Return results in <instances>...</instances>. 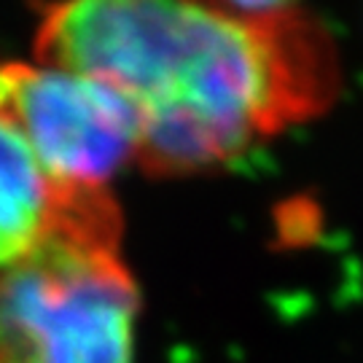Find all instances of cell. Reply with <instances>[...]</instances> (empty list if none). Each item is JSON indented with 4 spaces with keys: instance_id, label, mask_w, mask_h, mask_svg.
I'll return each mask as SVG.
<instances>
[{
    "instance_id": "6da1fadb",
    "label": "cell",
    "mask_w": 363,
    "mask_h": 363,
    "mask_svg": "<svg viewBox=\"0 0 363 363\" xmlns=\"http://www.w3.org/2000/svg\"><path fill=\"white\" fill-rule=\"evenodd\" d=\"M35 54L140 111L151 175L208 172L331 105L334 43L298 3L81 0L40 9Z\"/></svg>"
},
{
    "instance_id": "7a4b0ae2",
    "label": "cell",
    "mask_w": 363,
    "mask_h": 363,
    "mask_svg": "<svg viewBox=\"0 0 363 363\" xmlns=\"http://www.w3.org/2000/svg\"><path fill=\"white\" fill-rule=\"evenodd\" d=\"M138 310L118 242L57 229L0 269V363H132Z\"/></svg>"
},
{
    "instance_id": "3957f363",
    "label": "cell",
    "mask_w": 363,
    "mask_h": 363,
    "mask_svg": "<svg viewBox=\"0 0 363 363\" xmlns=\"http://www.w3.org/2000/svg\"><path fill=\"white\" fill-rule=\"evenodd\" d=\"M0 116L22 132L46 175L65 189H105L127 162H138V105L94 78L0 65Z\"/></svg>"
},
{
    "instance_id": "277c9868",
    "label": "cell",
    "mask_w": 363,
    "mask_h": 363,
    "mask_svg": "<svg viewBox=\"0 0 363 363\" xmlns=\"http://www.w3.org/2000/svg\"><path fill=\"white\" fill-rule=\"evenodd\" d=\"M70 189L57 186L9 118L0 116V267H13L57 229Z\"/></svg>"
}]
</instances>
